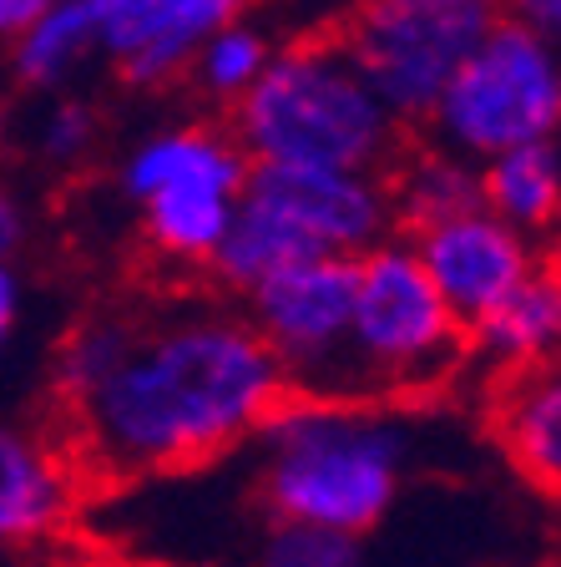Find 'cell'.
Segmentation results:
<instances>
[{
	"label": "cell",
	"instance_id": "1",
	"mask_svg": "<svg viewBox=\"0 0 561 567\" xmlns=\"http://www.w3.org/2000/svg\"><path fill=\"white\" fill-rule=\"evenodd\" d=\"M289 395L248 319L222 309L132 319L127 344L71 401L82 456L106 476H163L248 446Z\"/></svg>",
	"mask_w": 561,
	"mask_h": 567
},
{
	"label": "cell",
	"instance_id": "2",
	"mask_svg": "<svg viewBox=\"0 0 561 567\" xmlns=\"http://www.w3.org/2000/svg\"><path fill=\"white\" fill-rule=\"evenodd\" d=\"M258 502L269 522H309L370 537L395 512L420 456V425L395 401L283 395L253 431Z\"/></svg>",
	"mask_w": 561,
	"mask_h": 567
},
{
	"label": "cell",
	"instance_id": "3",
	"mask_svg": "<svg viewBox=\"0 0 561 567\" xmlns=\"http://www.w3.org/2000/svg\"><path fill=\"white\" fill-rule=\"evenodd\" d=\"M233 137L248 163L389 173L405 153V122L340 41L273 51L258 82L233 102Z\"/></svg>",
	"mask_w": 561,
	"mask_h": 567
},
{
	"label": "cell",
	"instance_id": "4",
	"mask_svg": "<svg viewBox=\"0 0 561 567\" xmlns=\"http://www.w3.org/2000/svg\"><path fill=\"white\" fill-rule=\"evenodd\" d=\"M395 203L385 173L299 163H248L233 224L222 234L208 274L248 295L258 279L314 254H370L395 234Z\"/></svg>",
	"mask_w": 561,
	"mask_h": 567
},
{
	"label": "cell",
	"instance_id": "5",
	"mask_svg": "<svg viewBox=\"0 0 561 567\" xmlns=\"http://www.w3.org/2000/svg\"><path fill=\"white\" fill-rule=\"evenodd\" d=\"M466 350V324L450 315L409 238L389 234L360 254L350 319L354 401H409L440 390Z\"/></svg>",
	"mask_w": 561,
	"mask_h": 567
},
{
	"label": "cell",
	"instance_id": "6",
	"mask_svg": "<svg viewBox=\"0 0 561 567\" xmlns=\"http://www.w3.org/2000/svg\"><path fill=\"white\" fill-rule=\"evenodd\" d=\"M425 122L435 147H450L470 163L521 142L561 137V41L501 16L445 82Z\"/></svg>",
	"mask_w": 561,
	"mask_h": 567
},
{
	"label": "cell",
	"instance_id": "7",
	"mask_svg": "<svg viewBox=\"0 0 561 567\" xmlns=\"http://www.w3.org/2000/svg\"><path fill=\"white\" fill-rule=\"evenodd\" d=\"M117 177L157 259L208 269L233 224L248 153L222 127H163L132 147Z\"/></svg>",
	"mask_w": 561,
	"mask_h": 567
},
{
	"label": "cell",
	"instance_id": "8",
	"mask_svg": "<svg viewBox=\"0 0 561 567\" xmlns=\"http://www.w3.org/2000/svg\"><path fill=\"white\" fill-rule=\"evenodd\" d=\"M501 16L506 0H364L340 47L399 122H425Z\"/></svg>",
	"mask_w": 561,
	"mask_h": 567
},
{
	"label": "cell",
	"instance_id": "9",
	"mask_svg": "<svg viewBox=\"0 0 561 567\" xmlns=\"http://www.w3.org/2000/svg\"><path fill=\"white\" fill-rule=\"evenodd\" d=\"M354 274H360V259L350 254H314V259L273 269L243 295V319L273 350L289 395L354 401Z\"/></svg>",
	"mask_w": 561,
	"mask_h": 567
},
{
	"label": "cell",
	"instance_id": "10",
	"mask_svg": "<svg viewBox=\"0 0 561 567\" xmlns=\"http://www.w3.org/2000/svg\"><path fill=\"white\" fill-rule=\"evenodd\" d=\"M415 254H420L430 284L440 289V299L450 305V315L460 324L486 319L516 284L527 279L541 264V238L511 228L506 218H496L491 208L456 213L445 224H430L420 234H409Z\"/></svg>",
	"mask_w": 561,
	"mask_h": 567
},
{
	"label": "cell",
	"instance_id": "11",
	"mask_svg": "<svg viewBox=\"0 0 561 567\" xmlns=\"http://www.w3.org/2000/svg\"><path fill=\"white\" fill-rule=\"evenodd\" d=\"M96 51L117 61L122 82L153 92L193 66V51L238 16L243 0H92Z\"/></svg>",
	"mask_w": 561,
	"mask_h": 567
},
{
	"label": "cell",
	"instance_id": "12",
	"mask_svg": "<svg viewBox=\"0 0 561 567\" xmlns=\"http://www.w3.org/2000/svg\"><path fill=\"white\" fill-rule=\"evenodd\" d=\"M82 502L71 461L41 431L0 421V553H25L66 532Z\"/></svg>",
	"mask_w": 561,
	"mask_h": 567
},
{
	"label": "cell",
	"instance_id": "13",
	"mask_svg": "<svg viewBox=\"0 0 561 567\" xmlns=\"http://www.w3.org/2000/svg\"><path fill=\"white\" fill-rule=\"evenodd\" d=\"M496 441L531 486L561 496V354L511 370L496 395Z\"/></svg>",
	"mask_w": 561,
	"mask_h": 567
},
{
	"label": "cell",
	"instance_id": "14",
	"mask_svg": "<svg viewBox=\"0 0 561 567\" xmlns=\"http://www.w3.org/2000/svg\"><path fill=\"white\" fill-rule=\"evenodd\" d=\"M470 350L496 370H527L561 354V259H547L516 284L511 295L466 330Z\"/></svg>",
	"mask_w": 561,
	"mask_h": 567
},
{
	"label": "cell",
	"instance_id": "15",
	"mask_svg": "<svg viewBox=\"0 0 561 567\" xmlns=\"http://www.w3.org/2000/svg\"><path fill=\"white\" fill-rule=\"evenodd\" d=\"M480 193L496 218L531 238H547L561 203V137L491 153L480 163Z\"/></svg>",
	"mask_w": 561,
	"mask_h": 567
},
{
	"label": "cell",
	"instance_id": "16",
	"mask_svg": "<svg viewBox=\"0 0 561 567\" xmlns=\"http://www.w3.org/2000/svg\"><path fill=\"white\" fill-rule=\"evenodd\" d=\"M389 203H395V224L420 234L430 224H445L456 213L486 208L480 193V163L450 153V147H420V153H399L389 167Z\"/></svg>",
	"mask_w": 561,
	"mask_h": 567
},
{
	"label": "cell",
	"instance_id": "17",
	"mask_svg": "<svg viewBox=\"0 0 561 567\" xmlns=\"http://www.w3.org/2000/svg\"><path fill=\"white\" fill-rule=\"evenodd\" d=\"M96 51V6L92 0H51L15 35V76L31 86H61Z\"/></svg>",
	"mask_w": 561,
	"mask_h": 567
},
{
	"label": "cell",
	"instance_id": "18",
	"mask_svg": "<svg viewBox=\"0 0 561 567\" xmlns=\"http://www.w3.org/2000/svg\"><path fill=\"white\" fill-rule=\"evenodd\" d=\"M269 56L273 51H269V41H263V31L228 21L193 51V66L187 71H193V82L202 86V96L233 106L238 96L258 82V71L269 66Z\"/></svg>",
	"mask_w": 561,
	"mask_h": 567
},
{
	"label": "cell",
	"instance_id": "19",
	"mask_svg": "<svg viewBox=\"0 0 561 567\" xmlns=\"http://www.w3.org/2000/svg\"><path fill=\"white\" fill-rule=\"evenodd\" d=\"M127 330H132L127 315H96L66 334V344H61V354H56V395L61 401L71 405L76 395H86V390L112 370V360H117L122 344H127Z\"/></svg>",
	"mask_w": 561,
	"mask_h": 567
},
{
	"label": "cell",
	"instance_id": "20",
	"mask_svg": "<svg viewBox=\"0 0 561 567\" xmlns=\"http://www.w3.org/2000/svg\"><path fill=\"white\" fill-rule=\"evenodd\" d=\"M258 567H364V537L309 522H269Z\"/></svg>",
	"mask_w": 561,
	"mask_h": 567
},
{
	"label": "cell",
	"instance_id": "21",
	"mask_svg": "<svg viewBox=\"0 0 561 567\" xmlns=\"http://www.w3.org/2000/svg\"><path fill=\"white\" fill-rule=\"evenodd\" d=\"M96 142V112L86 102H56L41 122V157L56 167L82 163Z\"/></svg>",
	"mask_w": 561,
	"mask_h": 567
},
{
	"label": "cell",
	"instance_id": "22",
	"mask_svg": "<svg viewBox=\"0 0 561 567\" xmlns=\"http://www.w3.org/2000/svg\"><path fill=\"white\" fill-rule=\"evenodd\" d=\"M15 324H21V274L15 264H0V354L15 340Z\"/></svg>",
	"mask_w": 561,
	"mask_h": 567
},
{
	"label": "cell",
	"instance_id": "23",
	"mask_svg": "<svg viewBox=\"0 0 561 567\" xmlns=\"http://www.w3.org/2000/svg\"><path fill=\"white\" fill-rule=\"evenodd\" d=\"M506 16H516V21L537 25L541 35L561 41V0H506Z\"/></svg>",
	"mask_w": 561,
	"mask_h": 567
},
{
	"label": "cell",
	"instance_id": "24",
	"mask_svg": "<svg viewBox=\"0 0 561 567\" xmlns=\"http://www.w3.org/2000/svg\"><path fill=\"white\" fill-rule=\"evenodd\" d=\"M21 244H25V208L11 193H0V264H15Z\"/></svg>",
	"mask_w": 561,
	"mask_h": 567
},
{
	"label": "cell",
	"instance_id": "25",
	"mask_svg": "<svg viewBox=\"0 0 561 567\" xmlns=\"http://www.w3.org/2000/svg\"><path fill=\"white\" fill-rule=\"evenodd\" d=\"M51 0H0V41H15Z\"/></svg>",
	"mask_w": 561,
	"mask_h": 567
},
{
	"label": "cell",
	"instance_id": "26",
	"mask_svg": "<svg viewBox=\"0 0 561 567\" xmlns=\"http://www.w3.org/2000/svg\"><path fill=\"white\" fill-rule=\"evenodd\" d=\"M551 238L561 244V203H557V224H551Z\"/></svg>",
	"mask_w": 561,
	"mask_h": 567
},
{
	"label": "cell",
	"instance_id": "27",
	"mask_svg": "<svg viewBox=\"0 0 561 567\" xmlns=\"http://www.w3.org/2000/svg\"><path fill=\"white\" fill-rule=\"evenodd\" d=\"M511 567H537V563H511Z\"/></svg>",
	"mask_w": 561,
	"mask_h": 567
}]
</instances>
